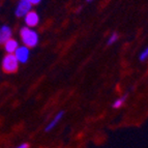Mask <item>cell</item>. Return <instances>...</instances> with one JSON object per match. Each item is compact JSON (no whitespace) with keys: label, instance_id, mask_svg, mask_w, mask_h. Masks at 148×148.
Instances as JSON below:
<instances>
[{"label":"cell","instance_id":"obj_8","mask_svg":"<svg viewBox=\"0 0 148 148\" xmlns=\"http://www.w3.org/2000/svg\"><path fill=\"white\" fill-rule=\"evenodd\" d=\"M63 114H64V112H63V111L59 112V113L57 114L56 116H55V118L53 119V120L51 121V122H50V124H49V125H48L47 127H46V131H47V132L51 131V130H52V128L54 127V126L56 125V124L58 123V122H59V120L62 118V116H63Z\"/></svg>","mask_w":148,"mask_h":148},{"label":"cell","instance_id":"obj_4","mask_svg":"<svg viewBox=\"0 0 148 148\" xmlns=\"http://www.w3.org/2000/svg\"><path fill=\"white\" fill-rule=\"evenodd\" d=\"M24 17H25V23L27 24L28 27H35L38 24V22H40L38 15L35 12H32V10L28 12Z\"/></svg>","mask_w":148,"mask_h":148},{"label":"cell","instance_id":"obj_12","mask_svg":"<svg viewBox=\"0 0 148 148\" xmlns=\"http://www.w3.org/2000/svg\"><path fill=\"white\" fill-rule=\"evenodd\" d=\"M28 2L29 3H31V5H33V4H38V3L40 2V1H42V0H27Z\"/></svg>","mask_w":148,"mask_h":148},{"label":"cell","instance_id":"obj_2","mask_svg":"<svg viewBox=\"0 0 148 148\" xmlns=\"http://www.w3.org/2000/svg\"><path fill=\"white\" fill-rule=\"evenodd\" d=\"M18 60L16 58L15 54H8L4 57L2 62V69L5 73H8V74H12V73H16L18 71Z\"/></svg>","mask_w":148,"mask_h":148},{"label":"cell","instance_id":"obj_11","mask_svg":"<svg viewBox=\"0 0 148 148\" xmlns=\"http://www.w3.org/2000/svg\"><path fill=\"white\" fill-rule=\"evenodd\" d=\"M147 54H148V50L147 49H145L144 50V52L141 54V56H140V60L141 61H144V60L147 58Z\"/></svg>","mask_w":148,"mask_h":148},{"label":"cell","instance_id":"obj_13","mask_svg":"<svg viewBox=\"0 0 148 148\" xmlns=\"http://www.w3.org/2000/svg\"><path fill=\"white\" fill-rule=\"evenodd\" d=\"M17 148H29V145L25 143V144H22V145H20L19 147H17Z\"/></svg>","mask_w":148,"mask_h":148},{"label":"cell","instance_id":"obj_7","mask_svg":"<svg viewBox=\"0 0 148 148\" xmlns=\"http://www.w3.org/2000/svg\"><path fill=\"white\" fill-rule=\"evenodd\" d=\"M4 48H5V51H6L8 54H12V53H15V51L18 49L17 40L10 38V40H6V42H4Z\"/></svg>","mask_w":148,"mask_h":148},{"label":"cell","instance_id":"obj_5","mask_svg":"<svg viewBox=\"0 0 148 148\" xmlns=\"http://www.w3.org/2000/svg\"><path fill=\"white\" fill-rule=\"evenodd\" d=\"M15 56L18 61L25 63V62L28 60V57H29V49H28L26 46H25V47L18 48L15 51Z\"/></svg>","mask_w":148,"mask_h":148},{"label":"cell","instance_id":"obj_10","mask_svg":"<svg viewBox=\"0 0 148 148\" xmlns=\"http://www.w3.org/2000/svg\"><path fill=\"white\" fill-rule=\"evenodd\" d=\"M118 40V34L117 33H113V34L110 36V38H109L108 40V45H112L114 44V42H116V40Z\"/></svg>","mask_w":148,"mask_h":148},{"label":"cell","instance_id":"obj_6","mask_svg":"<svg viewBox=\"0 0 148 148\" xmlns=\"http://www.w3.org/2000/svg\"><path fill=\"white\" fill-rule=\"evenodd\" d=\"M12 36V30L8 26H2L0 28V45L4 44Z\"/></svg>","mask_w":148,"mask_h":148},{"label":"cell","instance_id":"obj_3","mask_svg":"<svg viewBox=\"0 0 148 148\" xmlns=\"http://www.w3.org/2000/svg\"><path fill=\"white\" fill-rule=\"evenodd\" d=\"M31 3H29L27 0H20V2L16 8V16L17 17H24L28 12L31 10Z\"/></svg>","mask_w":148,"mask_h":148},{"label":"cell","instance_id":"obj_9","mask_svg":"<svg viewBox=\"0 0 148 148\" xmlns=\"http://www.w3.org/2000/svg\"><path fill=\"white\" fill-rule=\"evenodd\" d=\"M125 99H126V95L122 96V97H120L119 99H117V101L113 104V108H120V107L122 106V105H123V103H124V101H125Z\"/></svg>","mask_w":148,"mask_h":148},{"label":"cell","instance_id":"obj_1","mask_svg":"<svg viewBox=\"0 0 148 148\" xmlns=\"http://www.w3.org/2000/svg\"><path fill=\"white\" fill-rule=\"evenodd\" d=\"M20 35L22 42L27 48L35 47L38 42V35L37 33L29 27H23L20 30Z\"/></svg>","mask_w":148,"mask_h":148},{"label":"cell","instance_id":"obj_14","mask_svg":"<svg viewBox=\"0 0 148 148\" xmlns=\"http://www.w3.org/2000/svg\"><path fill=\"white\" fill-rule=\"evenodd\" d=\"M91 1H93V0H87V2H91Z\"/></svg>","mask_w":148,"mask_h":148}]
</instances>
